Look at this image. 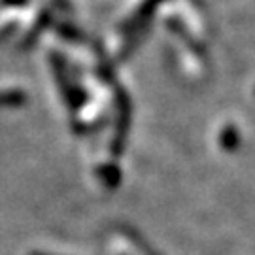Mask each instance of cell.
Returning a JSON list of instances; mask_svg holds the SVG:
<instances>
[{
    "label": "cell",
    "instance_id": "obj_4",
    "mask_svg": "<svg viewBox=\"0 0 255 255\" xmlns=\"http://www.w3.org/2000/svg\"><path fill=\"white\" fill-rule=\"evenodd\" d=\"M166 27H168V30H172L174 34L191 49V53L195 55V57H199L204 63L208 61V51H206V47L202 46L199 40H195V36L189 32V28L185 27L180 19H168V21H166Z\"/></svg>",
    "mask_w": 255,
    "mask_h": 255
},
{
    "label": "cell",
    "instance_id": "obj_5",
    "mask_svg": "<svg viewBox=\"0 0 255 255\" xmlns=\"http://www.w3.org/2000/svg\"><path fill=\"white\" fill-rule=\"evenodd\" d=\"M55 28H57V32H59L64 40H68V42H78V44H82V42L87 40V36H85L78 27H74L72 23H57Z\"/></svg>",
    "mask_w": 255,
    "mask_h": 255
},
{
    "label": "cell",
    "instance_id": "obj_6",
    "mask_svg": "<svg viewBox=\"0 0 255 255\" xmlns=\"http://www.w3.org/2000/svg\"><path fill=\"white\" fill-rule=\"evenodd\" d=\"M49 23H53V13H51V9H46V11L36 19V25L32 27V30L28 32V36H27L28 44H32V42H34V40H36V38L40 36L47 27H49Z\"/></svg>",
    "mask_w": 255,
    "mask_h": 255
},
{
    "label": "cell",
    "instance_id": "obj_7",
    "mask_svg": "<svg viewBox=\"0 0 255 255\" xmlns=\"http://www.w3.org/2000/svg\"><path fill=\"white\" fill-rule=\"evenodd\" d=\"M219 142L225 149H235L238 147V142H240V136H238V130L235 127H225L219 134Z\"/></svg>",
    "mask_w": 255,
    "mask_h": 255
},
{
    "label": "cell",
    "instance_id": "obj_3",
    "mask_svg": "<svg viewBox=\"0 0 255 255\" xmlns=\"http://www.w3.org/2000/svg\"><path fill=\"white\" fill-rule=\"evenodd\" d=\"M116 112H118V121H116V134L112 140V151L119 155L125 147L128 127L132 121V102L123 87L116 89Z\"/></svg>",
    "mask_w": 255,
    "mask_h": 255
},
{
    "label": "cell",
    "instance_id": "obj_8",
    "mask_svg": "<svg viewBox=\"0 0 255 255\" xmlns=\"http://www.w3.org/2000/svg\"><path fill=\"white\" fill-rule=\"evenodd\" d=\"M32 255H46V254H32Z\"/></svg>",
    "mask_w": 255,
    "mask_h": 255
},
{
    "label": "cell",
    "instance_id": "obj_1",
    "mask_svg": "<svg viewBox=\"0 0 255 255\" xmlns=\"http://www.w3.org/2000/svg\"><path fill=\"white\" fill-rule=\"evenodd\" d=\"M164 2L166 0H144L138 6L136 11L123 23L121 30L125 32V44L121 46V51H119L121 61L128 59L132 55V51L144 42L147 30L151 27V19H153L155 11L161 8Z\"/></svg>",
    "mask_w": 255,
    "mask_h": 255
},
{
    "label": "cell",
    "instance_id": "obj_2",
    "mask_svg": "<svg viewBox=\"0 0 255 255\" xmlns=\"http://www.w3.org/2000/svg\"><path fill=\"white\" fill-rule=\"evenodd\" d=\"M49 63H51V70H53L55 82L59 85V91L63 95V101L70 110H80L87 102V95L72 82L68 68H66V61L59 51H51L49 55Z\"/></svg>",
    "mask_w": 255,
    "mask_h": 255
}]
</instances>
